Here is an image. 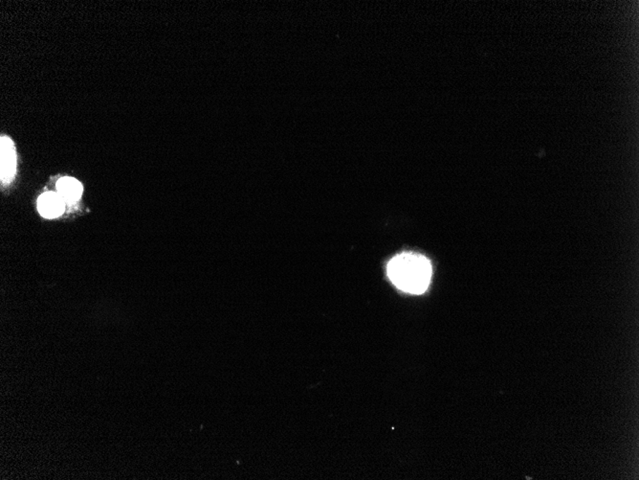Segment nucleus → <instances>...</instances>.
<instances>
[{"mask_svg":"<svg viewBox=\"0 0 639 480\" xmlns=\"http://www.w3.org/2000/svg\"><path fill=\"white\" fill-rule=\"evenodd\" d=\"M388 275L394 285L401 291L421 294L428 289L431 281L432 265L421 254L405 252L389 262Z\"/></svg>","mask_w":639,"mask_h":480,"instance_id":"1","label":"nucleus"},{"mask_svg":"<svg viewBox=\"0 0 639 480\" xmlns=\"http://www.w3.org/2000/svg\"><path fill=\"white\" fill-rule=\"evenodd\" d=\"M0 155H1V167H0V179L4 184H9L15 178L17 171V154H16L15 145L8 136H2L0 139Z\"/></svg>","mask_w":639,"mask_h":480,"instance_id":"2","label":"nucleus"},{"mask_svg":"<svg viewBox=\"0 0 639 480\" xmlns=\"http://www.w3.org/2000/svg\"><path fill=\"white\" fill-rule=\"evenodd\" d=\"M66 202L58 193L47 192L40 196L37 200V209L40 215L47 219H55L64 212Z\"/></svg>","mask_w":639,"mask_h":480,"instance_id":"3","label":"nucleus"},{"mask_svg":"<svg viewBox=\"0 0 639 480\" xmlns=\"http://www.w3.org/2000/svg\"><path fill=\"white\" fill-rule=\"evenodd\" d=\"M58 194L64 202L73 203L83 194V185L74 178H63L57 184Z\"/></svg>","mask_w":639,"mask_h":480,"instance_id":"4","label":"nucleus"}]
</instances>
